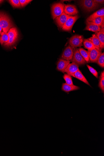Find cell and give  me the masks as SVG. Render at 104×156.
I'll list each match as a JSON object with an SVG mask.
<instances>
[{
	"instance_id": "1",
	"label": "cell",
	"mask_w": 104,
	"mask_h": 156,
	"mask_svg": "<svg viewBox=\"0 0 104 156\" xmlns=\"http://www.w3.org/2000/svg\"><path fill=\"white\" fill-rule=\"evenodd\" d=\"M0 26L6 33H7L9 30L13 27L11 19L6 14L2 12H0Z\"/></svg>"
},
{
	"instance_id": "2",
	"label": "cell",
	"mask_w": 104,
	"mask_h": 156,
	"mask_svg": "<svg viewBox=\"0 0 104 156\" xmlns=\"http://www.w3.org/2000/svg\"><path fill=\"white\" fill-rule=\"evenodd\" d=\"M9 41L4 46L7 48H10L14 46L16 43L18 38V32L16 28L13 27L10 28L7 33Z\"/></svg>"
},
{
	"instance_id": "3",
	"label": "cell",
	"mask_w": 104,
	"mask_h": 156,
	"mask_svg": "<svg viewBox=\"0 0 104 156\" xmlns=\"http://www.w3.org/2000/svg\"><path fill=\"white\" fill-rule=\"evenodd\" d=\"M65 4L61 2L56 3L52 5L51 13L53 19L60 16L64 12Z\"/></svg>"
},
{
	"instance_id": "4",
	"label": "cell",
	"mask_w": 104,
	"mask_h": 156,
	"mask_svg": "<svg viewBox=\"0 0 104 156\" xmlns=\"http://www.w3.org/2000/svg\"><path fill=\"white\" fill-rule=\"evenodd\" d=\"M80 4L83 9L88 12L93 11L100 6V4L95 2L92 0L80 1Z\"/></svg>"
},
{
	"instance_id": "5",
	"label": "cell",
	"mask_w": 104,
	"mask_h": 156,
	"mask_svg": "<svg viewBox=\"0 0 104 156\" xmlns=\"http://www.w3.org/2000/svg\"><path fill=\"white\" fill-rule=\"evenodd\" d=\"M84 38L83 36L76 35L72 36L69 40V43L71 46L74 48L81 47L83 46Z\"/></svg>"
},
{
	"instance_id": "6",
	"label": "cell",
	"mask_w": 104,
	"mask_h": 156,
	"mask_svg": "<svg viewBox=\"0 0 104 156\" xmlns=\"http://www.w3.org/2000/svg\"><path fill=\"white\" fill-rule=\"evenodd\" d=\"M79 18V17L78 15L70 16L67 19L66 23L62 27V30L66 32H71L74 24Z\"/></svg>"
},
{
	"instance_id": "7",
	"label": "cell",
	"mask_w": 104,
	"mask_h": 156,
	"mask_svg": "<svg viewBox=\"0 0 104 156\" xmlns=\"http://www.w3.org/2000/svg\"><path fill=\"white\" fill-rule=\"evenodd\" d=\"M74 48L70 45L66 47L61 56V58L66 60L72 61L73 58Z\"/></svg>"
},
{
	"instance_id": "8",
	"label": "cell",
	"mask_w": 104,
	"mask_h": 156,
	"mask_svg": "<svg viewBox=\"0 0 104 156\" xmlns=\"http://www.w3.org/2000/svg\"><path fill=\"white\" fill-rule=\"evenodd\" d=\"M72 61L78 66L84 65L86 63L77 48H74L73 58Z\"/></svg>"
},
{
	"instance_id": "9",
	"label": "cell",
	"mask_w": 104,
	"mask_h": 156,
	"mask_svg": "<svg viewBox=\"0 0 104 156\" xmlns=\"http://www.w3.org/2000/svg\"><path fill=\"white\" fill-rule=\"evenodd\" d=\"M90 62L91 63H97L98 58L102 53V51L96 49L88 51Z\"/></svg>"
},
{
	"instance_id": "10",
	"label": "cell",
	"mask_w": 104,
	"mask_h": 156,
	"mask_svg": "<svg viewBox=\"0 0 104 156\" xmlns=\"http://www.w3.org/2000/svg\"><path fill=\"white\" fill-rule=\"evenodd\" d=\"M64 12L66 14L72 16L76 15L79 13L76 6L71 4H65Z\"/></svg>"
},
{
	"instance_id": "11",
	"label": "cell",
	"mask_w": 104,
	"mask_h": 156,
	"mask_svg": "<svg viewBox=\"0 0 104 156\" xmlns=\"http://www.w3.org/2000/svg\"><path fill=\"white\" fill-rule=\"evenodd\" d=\"M79 66L76 64L72 62L70 63L65 69L64 72L71 76L74 77L75 73L79 70Z\"/></svg>"
},
{
	"instance_id": "12",
	"label": "cell",
	"mask_w": 104,
	"mask_h": 156,
	"mask_svg": "<svg viewBox=\"0 0 104 156\" xmlns=\"http://www.w3.org/2000/svg\"><path fill=\"white\" fill-rule=\"evenodd\" d=\"M70 16L66 14L64 12L60 16L55 19V22L59 28H62L67 19Z\"/></svg>"
},
{
	"instance_id": "13",
	"label": "cell",
	"mask_w": 104,
	"mask_h": 156,
	"mask_svg": "<svg viewBox=\"0 0 104 156\" xmlns=\"http://www.w3.org/2000/svg\"><path fill=\"white\" fill-rule=\"evenodd\" d=\"M70 61L63 59H59L57 64V70L65 73V70L68 66L70 63Z\"/></svg>"
},
{
	"instance_id": "14",
	"label": "cell",
	"mask_w": 104,
	"mask_h": 156,
	"mask_svg": "<svg viewBox=\"0 0 104 156\" xmlns=\"http://www.w3.org/2000/svg\"><path fill=\"white\" fill-rule=\"evenodd\" d=\"M86 26L84 30L89 31L95 33L99 32L101 27L91 22H86Z\"/></svg>"
},
{
	"instance_id": "15",
	"label": "cell",
	"mask_w": 104,
	"mask_h": 156,
	"mask_svg": "<svg viewBox=\"0 0 104 156\" xmlns=\"http://www.w3.org/2000/svg\"><path fill=\"white\" fill-rule=\"evenodd\" d=\"M80 88L74 85H67L66 83H63L62 84L61 90L66 93L79 90Z\"/></svg>"
},
{
	"instance_id": "16",
	"label": "cell",
	"mask_w": 104,
	"mask_h": 156,
	"mask_svg": "<svg viewBox=\"0 0 104 156\" xmlns=\"http://www.w3.org/2000/svg\"><path fill=\"white\" fill-rule=\"evenodd\" d=\"M100 17H104V8L98 10L97 11L90 15L89 17L87 18L86 20V22H90L92 20Z\"/></svg>"
},
{
	"instance_id": "17",
	"label": "cell",
	"mask_w": 104,
	"mask_h": 156,
	"mask_svg": "<svg viewBox=\"0 0 104 156\" xmlns=\"http://www.w3.org/2000/svg\"><path fill=\"white\" fill-rule=\"evenodd\" d=\"M88 39L91 41L95 46V49L99 51H102L100 48V40L95 34H93L92 37Z\"/></svg>"
},
{
	"instance_id": "18",
	"label": "cell",
	"mask_w": 104,
	"mask_h": 156,
	"mask_svg": "<svg viewBox=\"0 0 104 156\" xmlns=\"http://www.w3.org/2000/svg\"><path fill=\"white\" fill-rule=\"evenodd\" d=\"M74 77L83 82H84L88 85L91 86L89 82L87 81L84 76L83 75L80 70L77 71L74 74Z\"/></svg>"
},
{
	"instance_id": "19",
	"label": "cell",
	"mask_w": 104,
	"mask_h": 156,
	"mask_svg": "<svg viewBox=\"0 0 104 156\" xmlns=\"http://www.w3.org/2000/svg\"><path fill=\"white\" fill-rule=\"evenodd\" d=\"M83 44L84 48L87 49L88 51H90L95 48L91 41L88 39H84L83 40Z\"/></svg>"
},
{
	"instance_id": "20",
	"label": "cell",
	"mask_w": 104,
	"mask_h": 156,
	"mask_svg": "<svg viewBox=\"0 0 104 156\" xmlns=\"http://www.w3.org/2000/svg\"><path fill=\"white\" fill-rule=\"evenodd\" d=\"M78 50L83 58L84 59L86 62V63H90V61L88 51L82 48H79L78 49Z\"/></svg>"
},
{
	"instance_id": "21",
	"label": "cell",
	"mask_w": 104,
	"mask_h": 156,
	"mask_svg": "<svg viewBox=\"0 0 104 156\" xmlns=\"http://www.w3.org/2000/svg\"><path fill=\"white\" fill-rule=\"evenodd\" d=\"M95 35L99 40L100 43V48L102 50L104 48V32L100 31L95 33Z\"/></svg>"
},
{
	"instance_id": "22",
	"label": "cell",
	"mask_w": 104,
	"mask_h": 156,
	"mask_svg": "<svg viewBox=\"0 0 104 156\" xmlns=\"http://www.w3.org/2000/svg\"><path fill=\"white\" fill-rule=\"evenodd\" d=\"M9 41V38L7 33H4L3 31L0 35V43L1 45H4L6 44Z\"/></svg>"
},
{
	"instance_id": "23",
	"label": "cell",
	"mask_w": 104,
	"mask_h": 156,
	"mask_svg": "<svg viewBox=\"0 0 104 156\" xmlns=\"http://www.w3.org/2000/svg\"><path fill=\"white\" fill-rule=\"evenodd\" d=\"M98 87L101 90L102 92L104 93V71L101 72L99 82L98 85Z\"/></svg>"
},
{
	"instance_id": "24",
	"label": "cell",
	"mask_w": 104,
	"mask_h": 156,
	"mask_svg": "<svg viewBox=\"0 0 104 156\" xmlns=\"http://www.w3.org/2000/svg\"><path fill=\"white\" fill-rule=\"evenodd\" d=\"M95 24L101 27L102 24L104 23V17H98L91 21Z\"/></svg>"
},
{
	"instance_id": "25",
	"label": "cell",
	"mask_w": 104,
	"mask_h": 156,
	"mask_svg": "<svg viewBox=\"0 0 104 156\" xmlns=\"http://www.w3.org/2000/svg\"><path fill=\"white\" fill-rule=\"evenodd\" d=\"M63 78L66 84L70 85H74L71 76L67 74H64Z\"/></svg>"
},
{
	"instance_id": "26",
	"label": "cell",
	"mask_w": 104,
	"mask_h": 156,
	"mask_svg": "<svg viewBox=\"0 0 104 156\" xmlns=\"http://www.w3.org/2000/svg\"><path fill=\"white\" fill-rule=\"evenodd\" d=\"M98 65L102 68L104 67V53H102L97 61Z\"/></svg>"
},
{
	"instance_id": "27",
	"label": "cell",
	"mask_w": 104,
	"mask_h": 156,
	"mask_svg": "<svg viewBox=\"0 0 104 156\" xmlns=\"http://www.w3.org/2000/svg\"><path fill=\"white\" fill-rule=\"evenodd\" d=\"M9 1L14 8H21V7L19 0H10Z\"/></svg>"
},
{
	"instance_id": "28",
	"label": "cell",
	"mask_w": 104,
	"mask_h": 156,
	"mask_svg": "<svg viewBox=\"0 0 104 156\" xmlns=\"http://www.w3.org/2000/svg\"><path fill=\"white\" fill-rule=\"evenodd\" d=\"M88 68L89 69V71L95 77L97 78H98V73L97 71L92 67H91L89 65H87Z\"/></svg>"
},
{
	"instance_id": "29",
	"label": "cell",
	"mask_w": 104,
	"mask_h": 156,
	"mask_svg": "<svg viewBox=\"0 0 104 156\" xmlns=\"http://www.w3.org/2000/svg\"><path fill=\"white\" fill-rule=\"evenodd\" d=\"M19 1L21 6V7H23L26 6L32 1H31V0H20Z\"/></svg>"
},
{
	"instance_id": "30",
	"label": "cell",
	"mask_w": 104,
	"mask_h": 156,
	"mask_svg": "<svg viewBox=\"0 0 104 156\" xmlns=\"http://www.w3.org/2000/svg\"><path fill=\"white\" fill-rule=\"evenodd\" d=\"M93 1L98 4H103L104 2V0H93Z\"/></svg>"
},
{
	"instance_id": "31",
	"label": "cell",
	"mask_w": 104,
	"mask_h": 156,
	"mask_svg": "<svg viewBox=\"0 0 104 156\" xmlns=\"http://www.w3.org/2000/svg\"><path fill=\"white\" fill-rule=\"evenodd\" d=\"M3 32V29L1 27V26H0V35L1 34L2 32Z\"/></svg>"
},
{
	"instance_id": "32",
	"label": "cell",
	"mask_w": 104,
	"mask_h": 156,
	"mask_svg": "<svg viewBox=\"0 0 104 156\" xmlns=\"http://www.w3.org/2000/svg\"><path fill=\"white\" fill-rule=\"evenodd\" d=\"M4 1H1V0H0V4H1Z\"/></svg>"
}]
</instances>
